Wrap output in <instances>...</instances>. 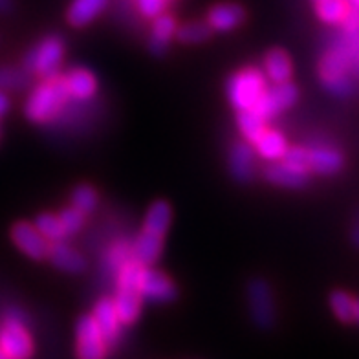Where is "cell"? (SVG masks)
Wrapping results in <instances>:
<instances>
[{
    "mask_svg": "<svg viewBox=\"0 0 359 359\" xmlns=\"http://www.w3.org/2000/svg\"><path fill=\"white\" fill-rule=\"evenodd\" d=\"M70 94L65 85V79L59 76L43 79L29 94L24 112L28 116L29 121L34 123H48L53 118H57L67 107Z\"/></svg>",
    "mask_w": 359,
    "mask_h": 359,
    "instance_id": "cell-1",
    "label": "cell"
},
{
    "mask_svg": "<svg viewBox=\"0 0 359 359\" xmlns=\"http://www.w3.org/2000/svg\"><path fill=\"white\" fill-rule=\"evenodd\" d=\"M143 266L130 257L119 266L118 292L114 297V306L118 312L121 325H134L142 312V293H140V277Z\"/></svg>",
    "mask_w": 359,
    "mask_h": 359,
    "instance_id": "cell-2",
    "label": "cell"
},
{
    "mask_svg": "<svg viewBox=\"0 0 359 359\" xmlns=\"http://www.w3.org/2000/svg\"><path fill=\"white\" fill-rule=\"evenodd\" d=\"M266 90H268V85H266L264 74L257 68L236 72L235 76L227 81V97L236 110L253 109Z\"/></svg>",
    "mask_w": 359,
    "mask_h": 359,
    "instance_id": "cell-3",
    "label": "cell"
},
{
    "mask_svg": "<svg viewBox=\"0 0 359 359\" xmlns=\"http://www.w3.org/2000/svg\"><path fill=\"white\" fill-rule=\"evenodd\" d=\"M62 57H65L62 39L57 37V35H50L29 50V53L24 59V70L28 72L29 76L48 79V77L57 76Z\"/></svg>",
    "mask_w": 359,
    "mask_h": 359,
    "instance_id": "cell-4",
    "label": "cell"
},
{
    "mask_svg": "<svg viewBox=\"0 0 359 359\" xmlns=\"http://www.w3.org/2000/svg\"><path fill=\"white\" fill-rule=\"evenodd\" d=\"M0 348L10 359H32L34 355V339L22 319L13 312L6 317L0 326Z\"/></svg>",
    "mask_w": 359,
    "mask_h": 359,
    "instance_id": "cell-5",
    "label": "cell"
},
{
    "mask_svg": "<svg viewBox=\"0 0 359 359\" xmlns=\"http://www.w3.org/2000/svg\"><path fill=\"white\" fill-rule=\"evenodd\" d=\"M348 55L345 50H332L321 59L319 65V76L323 85L336 95H348L352 92L346 72H348Z\"/></svg>",
    "mask_w": 359,
    "mask_h": 359,
    "instance_id": "cell-6",
    "label": "cell"
},
{
    "mask_svg": "<svg viewBox=\"0 0 359 359\" xmlns=\"http://www.w3.org/2000/svg\"><path fill=\"white\" fill-rule=\"evenodd\" d=\"M77 359H107L109 343L95 325L94 317L83 316L77 321Z\"/></svg>",
    "mask_w": 359,
    "mask_h": 359,
    "instance_id": "cell-7",
    "label": "cell"
},
{
    "mask_svg": "<svg viewBox=\"0 0 359 359\" xmlns=\"http://www.w3.org/2000/svg\"><path fill=\"white\" fill-rule=\"evenodd\" d=\"M299 100V88L290 81H284V83H275L273 88H268L262 94L257 104L253 107L260 118L269 119L277 116L279 112L286 109H292L293 104L297 103Z\"/></svg>",
    "mask_w": 359,
    "mask_h": 359,
    "instance_id": "cell-8",
    "label": "cell"
},
{
    "mask_svg": "<svg viewBox=\"0 0 359 359\" xmlns=\"http://www.w3.org/2000/svg\"><path fill=\"white\" fill-rule=\"evenodd\" d=\"M248 301L253 321L260 328H271L275 323L273 293L269 284L262 279H253L248 284Z\"/></svg>",
    "mask_w": 359,
    "mask_h": 359,
    "instance_id": "cell-9",
    "label": "cell"
},
{
    "mask_svg": "<svg viewBox=\"0 0 359 359\" xmlns=\"http://www.w3.org/2000/svg\"><path fill=\"white\" fill-rule=\"evenodd\" d=\"M140 293L143 299H149L154 303H170L178 295L175 283L165 273H161L158 269L145 268V266L140 277Z\"/></svg>",
    "mask_w": 359,
    "mask_h": 359,
    "instance_id": "cell-10",
    "label": "cell"
},
{
    "mask_svg": "<svg viewBox=\"0 0 359 359\" xmlns=\"http://www.w3.org/2000/svg\"><path fill=\"white\" fill-rule=\"evenodd\" d=\"M11 241L15 246L22 251L24 255H28L34 260H43L48 257L50 250V242L39 233L34 224L28 222H17L11 227Z\"/></svg>",
    "mask_w": 359,
    "mask_h": 359,
    "instance_id": "cell-11",
    "label": "cell"
},
{
    "mask_svg": "<svg viewBox=\"0 0 359 359\" xmlns=\"http://www.w3.org/2000/svg\"><path fill=\"white\" fill-rule=\"evenodd\" d=\"M94 321L97 325V328L103 334L104 341L109 345L118 343V339L121 337V321H119L118 312H116V306H114V299L103 297L100 303L95 304L94 308Z\"/></svg>",
    "mask_w": 359,
    "mask_h": 359,
    "instance_id": "cell-12",
    "label": "cell"
},
{
    "mask_svg": "<svg viewBox=\"0 0 359 359\" xmlns=\"http://www.w3.org/2000/svg\"><path fill=\"white\" fill-rule=\"evenodd\" d=\"M229 170L238 182H250L255 176V151L250 143L236 142L229 151Z\"/></svg>",
    "mask_w": 359,
    "mask_h": 359,
    "instance_id": "cell-13",
    "label": "cell"
},
{
    "mask_svg": "<svg viewBox=\"0 0 359 359\" xmlns=\"http://www.w3.org/2000/svg\"><path fill=\"white\" fill-rule=\"evenodd\" d=\"M246 19V11L244 8L233 2H224V4L213 6L208 13V24L211 29L217 32H231L238 28Z\"/></svg>",
    "mask_w": 359,
    "mask_h": 359,
    "instance_id": "cell-14",
    "label": "cell"
},
{
    "mask_svg": "<svg viewBox=\"0 0 359 359\" xmlns=\"http://www.w3.org/2000/svg\"><path fill=\"white\" fill-rule=\"evenodd\" d=\"M55 268L67 271V273H81L83 269H86L85 257L81 255L76 248L68 246L62 241L50 242V250H48V257Z\"/></svg>",
    "mask_w": 359,
    "mask_h": 359,
    "instance_id": "cell-15",
    "label": "cell"
},
{
    "mask_svg": "<svg viewBox=\"0 0 359 359\" xmlns=\"http://www.w3.org/2000/svg\"><path fill=\"white\" fill-rule=\"evenodd\" d=\"M161 251H163V236L143 229L134 242L133 259L145 268H151L158 262Z\"/></svg>",
    "mask_w": 359,
    "mask_h": 359,
    "instance_id": "cell-16",
    "label": "cell"
},
{
    "mask_svg": "<svg viewBox=\"0 0 359 359\" xmlns=\"http://www.w3.org/2000/svg\"><path fill=\"white\" fill-rule=\"evenodd\" d=\"M345 165V158L334 147H313L310 149V170L323 176L337 175Z\"/></svg>",
    "mask_w": 359,
    "mask_h": 359,
    "instance_id": "cell-17",
    "label": "cell"
},
{
    "mask_svg": "<svg viewBox=\"0 0 359 359\" xmlns=\"http://www.w3.org/2000/svg\"><path fill=\"white\" fill-rule=\"evenodd\" d=\"M264 176L271 184L288 187V189H303L310 180V172L293 169V167L286 165L284 161H273V165H269L264 170Z\"/></svg>",
    "mask_w": 359,
    "mask_h": 359,
    "instance_id": "cell-18",
    "label": "cell"
},
{
    "mask_svg": "<svg viewBox=\"0 0 359 359\" xmlns=\"http://www.w3.org/2000/svg\"><path fill=\"white\" fill-rule=\"evenodd\" d=\"M107 4L109 0H74L68 8V22L76 28H83L92 22L97 15L103 13Z\"/></svg>",
    "mask_w": 359,
    "mask_h": 359,
    "instance_id": "cell-19",
    "label": "cell"
},
{
    "mask_svg": "<svg viewBox=\"0 0 359 359\" xmlns=\"http://www.w3.org/2000/svg\"><path fill=\"white\" fill-rule=\"evenodd\" d=\"M62 79H65L70 97H76V100H88L97 90L95 77L85 68H74Z\"/></svg>",
    "mask_w": 359,
    "mask_h": 359,
    "instance_id": "cell-20",
    "label": "cell"
},
{
    "mask_svg": "<svg viewBox=\"0 0 359 359\" xmlns=\"http://www.w3.org/2000/svg\"><path fill=\"white\" fill-rule=\"evenodd\" d=\"M176 34V20L170 15L161 13L158 15L154 24H152V34H151V43L149 48L154 55H161L169 46L170 39Z\"/></svg>",
    "mask_w": 359,
    "mask_h": 359,
    "instance_id": "cell-21",
    "label": "cell"
},
{
    "mask_svg": "<svg viewBox=\"0 0 359 359\" xmlns=\"http://www.w3.org/2000/svg\"><path fill=\"white\" fill-rule=\"evenodd\" d=\"M286 149H288L286 137L279 130H268V128L255 143V151L259 152V156L268 161L283 160Z\"/></svg>",
    "mask_w": 359,
    "mask_h": 359,
    "instance_id": "cell-22",
    "label": "cell"
},
{
    "mask_svg": "<svg viewBox=\"0 0 359 359\" xmlns=\"http://www.w3.org/2000/svg\"><path fill=\"white\" fill-rule=\"evenodd\" d=\"M264 68H266V76L273 81V83H284V81H290L293 72L292 61H290L288 53L284 52V50H279V48L269 50V52L266 53Z\"/></svg>",
    "mask_w": 359,
    "mask_h": 359,
    "instance_id": "cell-23",
    "label": "cell"
},
{
    "mask_svg": "<svg viewBox=\"0 0 359 359\" xmlns=\"http://www.w3.org/2000/svg\"><path fill=\"white\" fill-rule=\"evenodd\" d=\"M170 220H172V209H170V205L167 202H163V200H158L147 211L143 229L145 231L156 233L160 236H165L167 229L170 226Z\"/></svg>",
    "mask_w": 359,
    "mask_h": 359,
    "instance_id": "cell-24",
    "label": "cell"
},
{
    "mask_svg": "<svg viewBox=\"0 0 359 359\" xmlns=\"http://www.w3.org/2000/svg\"><path fill=\"white\" fill-rule=\"evenodd\" d=\"M236 125L241 128L244 140L255 145L257 140H259L266 130V119L260 118L259 114L253 109L248 110H238V116H236Z\"/></svg>",
    "mask_w": 359,
    "mask_h": 359,
    "instance_id": "cell-25",
    "label": "cell"
},
{
    "mask_svg": "<svg viewBox=\"0 0 359 359\" xmlns=\"http://www.w3.org/2000/svg\"><path fill=\"white\" fill-rule=\"evenodd\" d=\"M350 10L348 0H317L316 13L326 24H341Z\"/></svg>",
    "mask_w": 359,
    "mask_h": 359,
    "instance_id": "cell-26",
    "label": "cell"
},
{
    "mask_svg": "<svg viewBox=\"0 0 359 359\" xmlns=\"http://www.w3.org/2000/svg\"><path fill=\"white\" fill-rule=\"evenodd\" d=\"M34 226L37 227L39 233H41L48 242H59L67 238V231H65V227H62L61 220H59L57 215H52V213L39 215Z\"/></svg>",
    "mask_w": 359,
    "mask_h": 359,
    "instance_id": "cell-27",
    "label": "cell"
},
{
    "mask_svg": "<svg viewBox=\"0 0 359 359\" xmlns=\"http://www.w3.org/2000/svg\"><path fill=\"white\" fill-rule=\"evenodd\" d=\"M213 34V29L208 22H189L184 24L182 28H176V39L185 44H198L208 41Z\"/></svg>",
    "mask_w": 359,
    "mask_h": 359,
    "instance_id": "cell-28",
    "label": "cell"
},
{
    "mask_svg": "<svg viewBox=\"0 0 359 359\" xmlns=\"http://www.w3.org/2000/svg\"><path fill=\"white\" fill-rule=\"evenodd\" d=\"M70 200H72V208H76L77 211H81L83 215H88L95 209L100 196H97V191H95L92 185L83 184V185H77L76 189L72 191Z\"/></svg>",
    "mask_w": 359,
    "mask_h": 359,
    "instance_id": "cell-29",
    "label": "cell"
},
{
    "mask_svg": "<svg viewBox=\"0 0 359 359\" xmlns=\"http://www.w3.org/2000/svg\"><path fill=\"white\" fill-rule=\"evenodd\" d=\"M355 299L346 292H334L330 295V306L341 323H354Z\"/></svg>",
    "mask_w": 359,
    "mask_h": 359,
    "instance_id": "cell-30",
    "label": "cell"
},
{
    "mask_svg": "<svg viewBox=\"0 0 359 359\" xmlns=\"http://www.w3.org/2000/svg\"><path fill=\"white\" fill-rule=\"evenodd\" d=\"M29 85V74L19 68L0 67V90H22Z\"/></svg>",
    "mask_w": 359,
    "mask_h": 359,
    "instance_id": "cell-31",
    "label": "cell"
},
{
    "mask_svg": "<svg viewBox=\"0 0 359 359\" xmlns=\"http://www.w3.org/2000/svg\"><path fill=\"white\" fill-rule=\"evenodd\" d=\"M283 161L293 169L310 172V149H306V147H288L284 152Z\"/></svg>",
    "mask_w": 359,
    "mask_h": 359,
    "instance_id": "cell-32",
    "label": "cell"
},
{
    "mask_svg": "<svg viewBox=\"0 0 359 359\" xmlns=\"http://www.w3.org/2000/svg\"><path fill=\"white\" fill-rule=\"evenodd\" d=\"M57 217L61 220L62 227H65V231H67V236L79 233V229H83V224H85V215L81 213V211H77L76 208H72V205L67 209H62Z\"/></svg>",
    "mask_w": 359,
    "mask_h": 359,
    "instance_id": "cell-33",
    "label": "cell"
},
{
    "mask_svg": "<svg viewBox=\"0 0 359 359\" xmlns=\"http://www.w3.org/2000/svg\"><path fill=\"white\" fill-rule=\"evenodd\" d=\"M136 2L142 15H145L149 19H156L158 15L163 13L169 0H136Z\"/></svg>",
    "mask_w": 359,
    "mask_h": 359,
    "instance_id": "cell-34",
    "label": "cell"
},
{
    "mask_svg": "<svg viewBox=\"0 0 359 359\" xmlns=\"http://www.w3.org/2000/svg\"><path fill=\"white\" fill-rule=\"evenodd\" d=\"M341 24L345 26L346 34H355V32H359V8L350 6L348 13H346L345 20Z\"/></svg>",
    "mask_w": 359,
    "mask_h": 359,
    "instance_id": "cell-35",
    "label": "cell"
},
{
    "mask_svg": "<svg viewBox=\"0 0 359 359\" xmlns=\"http://www.w3.org/2000/svg\"><path fill=\"white\" fill-rule=\"evenodd\" d=\"M350 241L359 250V213L355 215L352 220V227H350Z\"/></svg>",
    "mask_w": 359,
    "mask_h": 359,
    "instance_id": "cell-36",
    "label": "cell"
},
{
    "mask_svg": "<svg viewBox=\"0 0 359 359\" xmlns=\"http://www.w3.org/2000/svg\"><path fill=\"white\" fill-rule=\"evenodd\" d=\"M8 109H10V100H8L4 92L0 90V116H4V114L8 112Z\"/></svg>",
    "mask_w": 359,
    "mask_h": 359,
    "instance_id": "cell-37",
    "label": "cell"
},
{
    "mask_svg": "<svg viewBox=\"0 0 359 359\" xmlns=\"http://www.w3.org/2000/svg\"><path fill=\"white\" fill-rule=\"evenodd\" d=\"M11 8V0H0V13L2 11H10Z\"/></svg>",
    "mask_w": 359,
    "mask_h": 359,
    "instance_id": "cell-38",
    "label": "cell"
},
{
    "mask_svg": "<svg viewBox=\"0 0 359 359\" xmlns=\"http://www.w3.org/2000/svg\"><path fill=\"white\" fill-rule=\"evenodd\" d=\"M354 323L359 325V299H355V304H354Z\"/></svg>",
    "mask_w": 359,
    "mask_h": 359,
    "instance_id": "cell-39",
    "label": "cell"
},
{
    "mask_svg": "<svg viewBox=\"0 0 359 359\" xmlns=\"http://www.w3.org/2000/svg\"><path fill=\"white\" fill-rule=\"evenodd\" d=\"M350 6H354V8H359V0H348Z\"/></svg>",
    "mask_w": 359,
    "mask_h": 359,
    "instance_id": "cell-40",
    "label": "cell"
},
{
    "mask_svg": "<svg viewBox=\"0 0 359 359\" xmlns=\"http://www.w3.org/2000/svg\"><path fill=\"white\" fill-rule=\"evenodd\" d=\"M0 359H10L8 355L4 354V350H2V348H0Z\"/></svg>",
    "mask_w": 359,
    "mask_h": 359,
    "instance_id": "cell-41",
    "label": "cell"
},
{
    "mask_svg": "<svg viewBox=\"0 0 359 359\" xmlns=\"http://www.w3.org/2000/svg\"><path fill=\"white\" fill-rule=\"evenodd\" d=\"M313 2H317V0H313Z\"/></svg>",
    "mask_w": 359,
    "mask_h": 359,
    "instance_id": "cell-42",
    "label": "cell"
}]
</instances>
